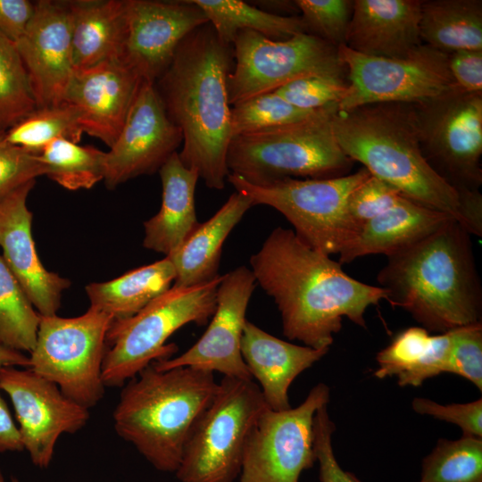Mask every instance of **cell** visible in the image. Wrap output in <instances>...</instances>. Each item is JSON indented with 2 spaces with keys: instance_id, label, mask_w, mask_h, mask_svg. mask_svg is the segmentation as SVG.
Wrapping results in <instances>:
<instances>
[{
  "instance_id": "obj_1",
  "label": "cell",
  "mask_w": 482,
  "mask_h": 482,
  "mask_svg": "<svg viewBox=\"0 0 482 482\" xmlns=\"http://www.w3.org/2000/svg\"><path fill=\"white\" fill-rule=\"evenodd\" d=\"M250 265L277 304L285 337L312 348L329 349L344 317L366 328L368 307L386 300L382 287L350 277L341 263L282 227L270 233Z\"/></svg>"
},
{
  "instance_id": "obj_2",
  "label": "cell",
  "mask_w": 482,
  "mask_h": 482,
  "mask_svg": "<svg viewBox=\"0 0 482 482\" xmlns=\"http://www.w3.org/2000/svg\"><path fill=\"white\" fill-rule=\"evenodd\" d=\"M231 46L222 44L206 23L181 41L154 83L169 119L181 130L180 161L217 190L227 182V153L233 137L227 87L234 60Z\"/></svg>"
},
{
  "instance_id": "obj_3",
  "label": "cell",
  "mask_w": 482,
  "mask_h": 482,
  "mask_svg": "<svg viewBox=\"0 0 482 482\" xmlns=\"http://www.w3.org/2000/svg\"><path fill=\"white\" fill-rule=\"evenodd\" d=\"M386 257L377 277L386 301L422 328L444 333L481 322L482 288L470 234L456 220Z\"/></svg>"
},
{
  "instance_id": "obj_4",
  "label": "cell",
  "mask_w": 482,
  "mask_h": 482,
  "mask_svg": "<svg viewBox=\"0 0 482 482\" xmlns=\"http://www.w3.org/2000/svg\"><path fill=\"white\" fill-rule=\"evenodd\" d=\"M332 129L349 159L403 196L451 215L464 228L459 192L422 153L413 104H374L337 112Z\"/></svg>"
},
{
  "instance_id": "obj_5",
  "label": "cell",
  "mask_w": 482,
  "mask_h": 482,
  "mask_svg": "<svg viewBox=\"0 0 482 482\" xmlns=\"http://www.w3.org/2000/svg\"><path fill=\"white\" fill-rule=\"evenodd\" d=\"M218 387L214 373L192 367L160 370L150 364L121 390L114 429L157 470L175 473Z\"/></svg>"
},
{
  "instance_id": "obj_6",
  "label": "cell",
  "mask_w": 482,
  "mask_h": 482,
  "mask_svg": "<svg viewBox=\"0 0 482 482\" xmlns=\"http://www.w3.org/2000/svg\"><path fill=\"white\" fill-rule=\"evenodd\" d=\"M337 104L282 126L233 137L227 153L229 173L253 185L284 179L344 176L352 165L332 129Z\"/></svg>"
},
{
  "instance_id": "obj_7",
  "label": "cell",
  "mask_w": 482,
  "mask_h": 482,
  "mask_svg": "<svg viewBox=\"0 0 482 482\" xmlns=\"http://www.w3.org/2000/svg\"><path fill=\"white\" fill-rule=\"evenodd\" d=\"M219 275L210 282L171 287L135 315L113 320L105 338L102 378L105 386H120L154 362L178 351L168 338L183 326L209 322L216 309Z\"/></svg>"
},
{
  "instance_id": "obj_8",
  "label": "cell",
  "mask_w": 482,
  "mask_h": 482,
  "mask_svg": "<svg viewBox=\"0 0 482 482\" xmlns=\"http://www.w3.org/2000/svg\"><path fill=\"white\" fill-rule=\"evenodd\" d=\"M370 175L362 168L353 174L334 178L284 179L253 185L229 173L227 182L247 195L253 205H267L279 212L302 241L329 256L339 254L355 237L347 204L354 190Z\"/></svg>"
},
{
  "instance_id": "obj_9",
  "label": "cell",
  "mask_w": 482,
  "mask_h": 482,
  "mask_svg": "<svg viewBox=\"0 0 482 482\" xmlns=\"http://www.w3.org/2000/svg\"><path fill=\"white\" fill-rule=\"evenodd\" d=\"M267 404L253 380L223 377L175 472L179 482H235L251 430Z\"/></svg>"
},
{
  "instance_id": "obj_10",
  "label": "cell",
  "mask_w": 482,
  "mask_h": 482,
  "mask_svg": "<svg viewBox=\"0 0 482 482\" xmlns=\"http://www.w3.org/2000/svg\"><path fill=\"white\" fill-rule=\"evenodd\" d=\"M112 320V316L92 306L73 318L40 315L29 369L74 402L94 407L104 394L102 366Z\"/></svg>"
},
{
  "instance_id": "obj_11",
  "label": "cell",
  "mask_w": 482,
  "mask_h": 482,
  "mask_svg": "<svg viewBox=\"0 0 482 482\" xmlns=\"http://www.w3.org/2000/svg\"><path fill=\"white\" fill-rule=\"evenodd\" d=\"M232 46L235 65L227 80L230 105L304 77L346 78L337 47L309 33L273 40L243 30Z\"/></svg>"
},
{
  "instance_id": "obj_12",
  "label": "cell",
  "mask_w": 482,
  "mask_h": 482,
  "mask_svg": "<svg viewBox=\"0 0 482 482\" xmlns=\"http://www.w3.org/2000/svg\"><path fill=\"white\" fill-rule=\"evenodd\" d=\"M346 69L347 90L337 112L384 104H420L459 88L448 64V54L422 44L403 58H385L337 47Z\"/></svg>"
},
{
  "instance_id": "obj_13",
  "label": "cell",
  "mask_w": 482,
  "mask_h": 482,
  "mask_svg": "<svg viewBox=\"0 0 482 482\" xmlns=\"http://www.w3.org/2000/svg\"><path fill=\"white\" fill-rule=\"evenodd\" d=\"M422 153L457 191L482 183V93L460 88L413 104Z\"/></svg>"
},
{
  "instance_id": "obj_14",
  "label": "cell",
  "mask_w": 482,
  "mask_h": 482,
  "mask_svg": "<svg viewBox=\"0 0 482 482\" xmlns=\"http://www.w3.org/2000/svg\"><path fill=\"white\" fill-rule=\"evenodd\" d=\"M329 394L328 386L320 383L295 408L267 407L246 441L239 482H298L316 461L314 417L328 403Z\"/></svg>"
},
{
  "instance_id": "obj_15",
  "label": "cell",
  "mask_w": 482,
  "mask_h": 482,
  "mask_svg": "<svg viewBox=\"0 0 482 482\" xmlns=\"http://www.w3.org/2000/svg\"><path fill=\"white\" fill-rule=\"evenodd\" d=\"M0 388L12 401L23 449L37 467L47 468L60 436L76 433L89 419L87 408L29 368L1 369Z\"/></svg>"
},
{
  "instance_id": "obj_16",
  "label": "cell",
  "mask_w": 482,
  "mask_h": 482,
  "mask_svg": "<svg viewBox=\"0 0 482 482\" xmlns=\"http://www.w3.org/2000/svg\"><path fill=\"white\" fill-rule=\"evenodd\" d=\"M206 23L205 14L192 0H125L117 59L143 81L155 83L181 41Z\"/></svg>"
},
{
  "instance_id": "obj_17",
  "label": "cell",
  "mask_w": 482,
  "mask_h": 482,
  "mask_svg": "<svg viewBox=\"0 0 482 482\" xmlns=\"http://www.w3.org/2000/svg\"><path fill=\"white\" fill-rule=\"evenodd\" d=\"M256 285L252 270L245 266L222 275L217 288L216 309L203 336L185 353L152 365L160 370L192 367L227 378L252 380L242 357L241 339Z\"/></svg>"
},
{
  "instance_id": "obj_18",
  "label": "cell",
  "mask_w": 482,
  "mask_h": 482,
  "mask_svg": "<svg viewBox=\"0 0 482 482\" xmlns=\"http://www.w3.org/2000/svg\"><path fill=\"white\" fill-rule=\"evenodd\" d=\"M181 130L169 119L154 83L143 81L114 144L105 152L108 188L160 170L182 144Z\"/></svg>"
},
{
  "instance_id": "obj_19",
  "label": "cell",
  "mask_w": 482,
  "mask_h": 482,
  "mask_svg": "<svg viewBox=\"0 0 482 482\" xmlns=\"http://www.w3.org/2000/svg\"><path fill=\"white\" fill-rule=\"evenodd\" d=\"M15 45L37 108L62 104L74 71L69 1L35 2L33 17Z\"/></svg>"
},
{
  "instance_id": "obj_20",
  "label": "cell",
  "mask_w": 482,
  "mask_h": 482,
  "mask_svg": "<svg viewBox=\"0 0 482 482\" xmlns=\"http://www.w3.org/2000/svg\"><path fill=\"white\" fill-rule=\"evenodd\" d=\"M143 80L116 58L74 70L63 102L79 114L83 133L109 148L116 141Z\"/></svg>"
},
{
  "instance_id": "obj_21",
  "label": "cell",
  "mask_w": 482,
  "mask_h": 482,
  "mask_svg": "<svg viewBox=\"0 0 482 482\" xmlns=\"http://www.w3.org/2000/svg\"><path fill=\"white\" fill-rule=\"evenodd\" d=\"M35 184L28 182L0 200L2 258L32 305L43 316L56 314L62 292L71 282L41 263L32 237V213L28 195Z\"/></svg>"
},
{
  "instance_id": "obj_22",
  "label": "cell",
  "mask_w": 482,
  "mask_h": 482,
  "mask_svg": "<svg viewBox=\"0 0 482 482\" xmlns=\"http://www.w3.org/2000/svg\"><path fill=\"white\" fill-rule=\"evenodd\" d=\"M420 0H355L345 45L370 56L403 58L422 45Z\"/></svg>"
},
{
  "instance_id": "obj_23",
  "label": "cell",
  "mask_w": 482,
  "mask_h": 482,
  "mask_svg": "<svg viewBox=\"0 0 482 482\" xmlns=\"http://www.w3.org/2000/svg\"><path fill=\"white\" fill-rule=\"evenodd\" d=\"M328 352V348L316 349L287 342L248 320L241 339L243 360L253 379L258 381L267 406L273 411L291 407L289 386Z\"/></svg>"
},
{
  "instance_id": "obj_24",
  "label": "cell",
  "mask_w": 482,
  "mask_h": 482,
  "mask_svg": "<svg viewBox=\"0 0 482 482\" xmlns=\"http://www.w3.org/2000/svg\"><path fill=\"white\" fill-rule=\"evenodd\" d=\"M452 220L454 219L447 213L402 195L394 205L362 227L339 253L338 262L348 263L370 254L388 256L426 237Z\"/></svg>"
},
{
  "instance_id": "obj_25",
  "label": "cell",
  "mask_w": 482,
  "mask_h": 482,
  "mask_svg": "<svg viewBox=\"0 0 482 482\" xmlns=\"http://www.w3.org/2000/svg\"><path fill=\"white\" fill-rule=\"evenodd\" d=\"M162 182V204L159 212L144 222L145 248L170 256L196 229L195 191L197 172L187 168L173 154L158 170Z\"/></svg>"
},
{
  "instance_id": "obj_26",
  "label": "cell",
  "mask_w": 482,
  "mask_h": 482,
  "mask_svg": "<svg viewBox=\"0 0 482 482\" xmlns=\"http://www.w3.org/2000/svg\"><path fill=\"white\" fill-rule=\"evenodd\" d=\"M252 206L253 203L247 195L236 191L212 217L198 225L175 253L167 256L175 269L173 287H192L219 276L223 244Z\"/></svg>"
},
{
  "instance_id": "obj_27",
  "label": "cell",
  "mask_w": 482,
  "mask_h": 482,
  "mask_svg": "<svg viewBox=\"0 0 482 482\" xmlns=\"http://www.w3.org/2000/svg\"><path fill=\"white\" fill-rule=\"evenodd\" d=\"M451 331L431 336L422 327H411L397 334L377 354L378 378L397 377L400 386H419L446 371L451 349Z\"/></svg>"
},
{
  "instance_id": "obj_28",
  "label": "cell",
  "mask_w": 482,
  "mask_h": 482,
  "mask_svg": "<svg viewBox=\"0 0 482 482\" xmlns=\"http://www.w3.org/2000/svg\"><path fill=\"white\" fill-rule=\"evenodd\" d=\"M74 70L118 58L125 0L69 1Z\"/></svg>"
},
{
  "instance_id": "obj_29",
  "label": "cell",
  "mask_w": 482,
  "mask_h": 482,
  "mask_svg": "<svg viewBox=\"0 0 482 482\" xmlns=\"http://www.w3.org/2000/svg\"><path fill=\"white\" fill-rule=\"evenodd\" d=\"M169 257L131 270L106 282L86 287L90 306L104 311L113 320L129 318L168 291L175 280Z\"/></svg>"
},
{
  "instance_id": "obj_30",
  "label": "cell",
  "mask_w": 482,
  "mask_h": 482,
  "mask_svg": "<svg viewBox=\"0 0 482 482\" xmlns=\"http://www.w3.org/2000/svg\"><path fill=\"white\" fill-rule=\"evenodd\" d=\"M420 36L422 44L446 54L482 50V1H421Z\"/></svg>"
},
{
  "instance_id": "obj_31",
  "label": "cell",
  "mask_w": 482,
  "mask_h": 482,
  "mask_svg": "<svg viewBox=\"0 0 482 482\" xmlns=\"http://www.w3.org/2000/svg\"><path fill=\"white\" fill-rule=\"evenodd\" d=\"M205 14L219 40L232 46L243 30L258 32L273 40H287L308 33L301 16L268 12L241 0H192Z\"/></svg>"
},
{
  "instance_id": "obj_32",
  "label": "cell",
  "mask_w": 482,
  "mask_h": 482,
  "mask_svg": "<svg viewBox=\"0 0 482 482\" xmlns=\"http://www.w3.org/2000/svg\"><path fill=\"white\" fill-rule=\"evenodd\" d=\"M46 176L69 190L89 189L104 179L105 152L60 138L39 154Z\"/></svg>"
},
{
  "instance_id": "obj_33",
  "label": "cell",
  "mask_w": 482,
  "mask_h": 482,
  "mask_svg": "<svg viewBox=\"0 0 482 482\" xmlns=\"http://www.w3.org/2000/svg\"><path fill=\"white\" fill-rule=\"evenodd\" d=\"M83 134L77 110L65 103L36 108L5 131L10 143L35 154L60 138L79 143Z\"/></svg>"
},
{
  "instance_id": "obj_34",
  "label": "cell",
  "mask_w": 482,
  "mask_h": 482,
  "mask_svg": "<svg viewBox=\"0 0 482 482\" xmlns=\"http://www.w3.org/2000/svg\"><path fill=\"white\" fill-rule=\"evenodd\" d=\"M21 286L0 254V343L31 353L40 314L35 311Z\"/></svg>"
},
{
  "instance_id": "obj_35",
  "label": "cell",
  "mask_w": 482,
  "mask_h": 482,
  "mask_svg": "<svg viewBox=\"0 0 482 482\" xmlns=\"http://www.w3.org/2000/svg\"><path fill=\"white\" fill-rule=\"evenodd\" d=\"M419 482H482V438L438 440L422 461Z\"/></svg>"
},
{
  "instance_id": "obj_36",
  "label": "cell",
  "mask_w": 482,
  "mask_h": 482,
  "mask_svg": "<svg viewBox=\"0 0 482 482\" xmlns=\"http://www.w3.org/2000/svg\"><path fill=\"white\" fill-rule=\"evenodd\" d=\"M36 108L16 45L0 34V130H7Z\"/></svg>"
},
{
  "instance_id": "obj_37",
  "label": "cell",
  "mask_w": 482,
  "mask_h": 482,
  "mask_svg": "<svg viewBox=\"0 0 482 482\" xmlns=\"http://www.w3.org/2000/svg\"><path fill=\"white\" fill-rule=\"evenodd\" d=\"M317 111L299 109L287 103L274 91L262 93L233 105L231 108L232 136L300 121Z\"/></svg>"
},
{
  "instance_id": "obj_38",
  "label": "cell",
  "mask_w": 482,
  "mask_h": 482,
  "mask_svg": "<svg viewBox=\"0 0 482 482\" xmlns=\"http://www.w3.org/2000/svg\"><path fill=\"white\" fill-rule=\"evenodd\" d=\"M307 31L338 47L345 43L353 1L296 0Z\"/></svg>"
},
{
  "instance_id": "obj_39",
  "label": "cell",
  "mask_w": 482,
  "mask_h": 482,
  "mask_svg": "<svg viewBox=\"0 0 482 482\" xmlns=\"http://www.w3.org/2000/svg\"><path fill=\"white\" fill-rule=\"evenodd\" d=\"M347 90V80L334 76H309L293 80L274 92L290 104L315 111L338 104Z\"/></svg>"
},
{
  "instance_id": "obj_40",
  "label": "cell",
  "mask_w": 482,
  "mask_h": 482,
  "mask_svg": "<svg viewBox=\"0 0 482 482\" xmlns=\"http://www.w3.org/2000/svg\"><path fill=\"white\" fill-rule=\"evenodd\" d=\"M448 373L459 375L482 391V324L477 322L451 329Z\"/></svg>"
},
{
  "instance_id": "obj_41",
  "label": "cell",
  "mask_w": 482,
  "mask_h": 482,
  "mask_svg": "<svg viewBox=\"0 0 482 482\" xmlns=\"http://www.w3.org/2000/svg\"><path fill=\"white\" fill-rule=\"evenodd\" d=\"M0 130V200L19 187L46 175L39 154L10 143Z\"/></svg>"
},
{
  "instance_id": "obj_42",
  "label": "cell",
  "mask_w": 482,
  "mask_h": 482,
  "mask_svg": "<svg viewBox=\"0 0 482 482\" xmlns=\"http://www.w3.org/2000/svg\"><path fill=\"white\" fill-rule=\"evenodd\" d=\"M402 195L394 187L370 175L354 190L347 204L356 236L366 223L394 205Z\"/></svg>"
},
{
  "instance_id": "obj_43",
  "label": "cell",
  "mask_w": 482,
  "mask_h": 482,
  "mask_svg": "<svg viewBox=\"0 0 482 482\" xmlns=\"http://www.w3.org/2000/svg\"><path fill=\"white\" fill-rule=\"evenodd\" d=\"M411 407L417 413L459 426L463 436L482 438L481 398L466 403L440 404L430 399L416 397Z\"/></svg>"
},
{
  "instance_id": "obj_44",
  "label": "cell",
  "mask_w": 482,
  "mask_h": 482,
  "mask_svg": "<svg viewBox=\"0 0 482 482\" xmlns=\"http://www.w3.org/2000/svg\"><path fill=\"white\" fill-rule=\"evenodd\" d=\"M336 429L328 412V404L320 406L314 417V452L320 467V482H361L353 474L344 470L337 462L332 435Z\"/></svg>"
},
{
  "instance_id": "obj_45",
  "label": "cell",
  "mask_w": 482,
  "mask_h": 482,
  "mask_svg": "<svg viewBox=\"0 0 482 482\" xmlns=\"http://www.w3.org/2000/svg\"><path fill=\"white\" fill-rule=\"evenodd\" d=\"M451 75L457 87L469 93H482V50H460L448 54Z\"/></svg>"
},
{
  "instance_id": "obj_46",
  "label": "cell",
  "mask_w": 482,
  "mask_h": 482,
  "mask_svg": "<svg viewBox=\"0 0 482 482\" xmlns=\"http://www.w3.org/2000/svg\"><path fill=\"white\" fill-rule=\"evenodd\" d=\"M35 11V2L0 0V34L16 43L25 33Z\"/></svg>"
},
{
  "instance_id": "obj_47",
  "label": "cell",
  "mask_w": 482,
  "mask_h": 482,
  "mask_svg": "<svg viewBox=\"0 0 482 482\" xmlns=\"http://www.w3.org/2000/svg\"><path fill=\"white\" fill-rule=\"evenodd\" d=\"M19 428L10 413L0 388V453L22 451Z\"/></svg>"
},
{
  "instance_id": "obj_48",
  "label": "cell",
  "mask_w": 482,
  "mask_h": 482,
  "mask_svg": "<svg viewBox=\"0 0 482 482\" xmlns=\"http://www.w3.org/2000/svg\"><path fill=\"white\" fill-rule=\"evenodd\" d=\"M29 357L22 352L0 344V370L5 367L29 368Z\"/></svg>"
},
{
  "instance_id": "obj_49",
  "label": "cell",
  "mask_w": 482,
  "mask_h": 482,
  "mask_svg": "<svg viewBox=\"0 0 482 482\" xmlns=\"http://www.w3.org/2000/svg\"><path fill=\"white\" fill-rule=\"evenodd\" d=\"M0 482H8L5 480L2 471H1V469H0ZM11 482H20L16 478H12Z\"/></svg>"
},
{
  "instance_id": "obj_50",
  "label": "cell",
  "mask_w": 482,
  "mask_h": 482,
  "mask_svg": "<svg viewBox=\"0 0 482 482\" xmlns=\"http://www.w3.org/2000/svg\"><path fill=\"white\" fill-rule=\"evenodd\" d=\"M1 344V343H0Z\"/></svg>"
}]
</instances>
